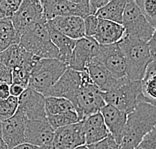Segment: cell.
<instances>
[{"label":"cell","instance_id":"obj_1","mask_svg":"<svg viewBox=\"0 0 156 149\" xmlns=\"http://www.w3.org/2000/svg\"><path fill=\"white\" fill-rule=\"evenodd\" d=\"M156 107L149 103L141 102L127 115L122 142L135 148L142 138L155 128Z\"/></svg>","mask_w":156,"mask_h":149},{"label":"cell","instance_id":"obj_2","mask_svg":"<svg viewBox=\"0 0 156 149\" xmlns=\"http://www.w3.org/2000/svg\"><path fill=\"white\" fill-rule=\"evenodd\" d=\"M103 97L105 104L112 105L127 115L141 102L155 106L142 95L141 81H131L127 77L120 78L113 89L103 92Z\"/></svg>","mask_w":156,"mask_h":149},{"label":"cell","instance_id":"obj_3","mask_svg":"<svg viewBox=\"0 0 156 149\" xmlns=\"http://www.w3.org/2000/svg\"><path fill=\"white\" fill-rule=\"evenodd\" d=\"M117 45L122 51L126 64V77L131 81H141L145 69L152 59L148 44L137 39L124 36Z\"/></svg>","mask_w":156,"mask_h":149},{"label":"cell","instance_id":"obj_4","mask_svg":"<svg viewBox=\"0 0 156 149\" xmlns=\"http://www.w3.org/2000/svg\"><path fill=\"white\" fill-rule=\"evenodd\" d=\"M67 68L68 66L58 59H38L31 70L28 88L45 97Z\"/></svg>","mask_w":156,"mask_h":149},{"label":"cell","instance_id":"obj_5","mask_svg":"<svg viewBox=\"0 0 156 149\" xmlns=\"http://www.w3.org/2000/svg\"><path fill=\"white\" fill-rule=\"evenodd\" d=\"M46 21L37 23L20 36L19 45L40 59H58V50L49 37Z\"/></svg>","mask_w":156,"mask_h":149},{"label":"cell","instance_id":"obj_6","mask_svg":"<svg viewBox=\"0 0 156 149\" xmlns=\"http://www.w3.org/2000/svg\"><path fill=\"white\" fill-rule=\"evenodd\" d=\"M80 73L82 83L73 106L80 121H82L85 117L100 111L105 105V101L103 92L92 82L87 70L84 69Z\"/></svg>","mask_w":156,"mask_h":149},{"label":"cell","instance_id":"obj_7","mask_svg":"<svg viewBox=\"0 0 156 149\" xmlns=\"http://www.w3.org/2000/svg\"><path fill=\"white\" fill-rule=\"evenodd\" d=\"M121 25L124 27L125 35L147 43L155 35V28L152 27L140 12L135 0L127 1L124 9Z\"/></svg>","mask_w":156,"mask_h":149},{"label":"cell","instance_id":"obj_8","mask_svg":"<svg viewBox=\"0 0 156 149\" xmlns=\"http://www.w3.org/2000/svg\"><path fill=\"white\" fill-rule=\"evenodd\" d=\"M41 3L46 22L59 16H76L82 19L89 16L88 0H45Z\"/></svg>","mask_w":156,"mask_h":149},{"label":"cell","instance_id":"obj_9","mask_svg":"<svg viewBox=\"0 0 156 149\" xmlns=\"http://www.w3.org/2000/svg\"><path fill=\"white\" fill-rule=\"evenodd\" d=\"M11 23L17 34L21 36L28 28L46 21L43 17L42 3L39 0H23L12 16Z\"/></svg>","mask_w":156,"mask_h":149},{"label":"cell","instance_id":"obj_10","mask_svg":"<svg viewBox=\"0 0 156 149\" xmlns=\"http://www.w3.org/2000/svg\"><path fill=\"white\" fill-rule=\"evenodd\" d=\"M45 97L31 88H26L18 97L16 113L22 115L25 120H46Z\"/></svg>","mask_w":156,"mask_h":149},{"label":"cell","instance_id":"obj_11","mask_svg":"<svg viewBox=\"0 0 156 149\" xmlns=\"http://www.w3.org/2000/svg\"><path fill=\"white\" fill-rule=\"evenodd\" d=\"M54 129L47 120H26L24 142L39 148H52Z\"/></svg>","mask_w":156,"mask_h":149},{"label":"cell","instance_id":"obj_12","mask_svg":"<svg viewBox=\"0 0 156 149\" xmlns=\"http://www.w3.org/2000/svg\"><path fill=\"white\" fill-rule=\"evenodd\" d=\"M81 83H82L81 73L70 68H67L57 82L53 85L51 89L48 91L45 97L53 96L65 98L73 104L75 102L78 92H79Z\"/></svg>","mask_w":156,"mask_h":149},{"label":"cell","instance_id":"obj_13","mask_svg":"<svg viewBox=\"0 0 156 149\" xmlns=\"http://www.w3.org/2000/svg\"><path fill=\"white\" fill-rule=\"evenodd\" d=\"M99 53V44L92 37H83L76 41L68 62V68L81 72Z\"/></svg>","mask_w":156,"mask_h":149},{"label":"cell","instance_id":"obj_14","mask_svg":"<svg viewBox=\"0 0 156 149\" xmlns=\"http://www.w3.org/2000/svg\"><path fill=\"white\" fill-rule=\"evenodd\" d=\"M96 57L115 79L126 77L125 59L117 43L99 45V53Z\"/></svg>","mask_w":156,"mask_h":149},{"label":"cell","instance_id":"obj_15","mask_svg":"<svg viewBox=\"0 0 156 149\" xmlns=\"http://www.w3.org/2000/svg\"><path fill=\"white\" fill-rule=\"evenodd\" d=\"M85 145L82 121L61 127L54 131L53 149H74Z\"/></svg>","mask_w":156,"mask_h":149},{"label":"cell","instance_id":"obj_16","mask_svg":"<svg viewBox=\"0 0 156 149\" xmlns=\"http://www.w3.org/2000/svg\"><path fill=\"white\" fill-rule=\"evenodd\" d=\"M38 59L40 58L30 54L19 44L9 46L0 53V63L5 65L10 71L18 67H26L32 70Z\"/></svg>","mask_w":156,"mask_h":149},{"label":"cell","instance_id":"obj_17","mask_svg":"<svg viewBox=\"0 0 156 149\" xmlns=\"http://www.w3.org/2000/svg\"><path fill=\"white\" fill-rule=\"evenodd\" d=\"M25 118L15 113L11 118L1 122L2 139L8 149L15 147L24 142V130H25Z\"/></svg>","mask_w":156,"mask_h":149},{"label":"cell","instance_id":"obj_18","mask_svg":"<svg viewBox=\"0 0 156 149\" xmlns=\"http://www.w3.org/2000/svg\"><path fill=\"white\" fill-rule=\"evenodd\" d=\"M99 112L103 117L105 125L110 135L116 141V143L120 145L123 139L127 114L109 104H105Z\"/></svg>","mask_w":156,"mask_h":149},{"label":"cell","instance_id":"obj_19","mask_svg":"<svg viewBox=\"0 0 156 149\" xmlns=\"http://www.w3.org/2000/svg\"><path fill=\"white\" fill-rule=\"evenodd\" d=\"M85 145L97 143L110 135L100 112L85 117L82 120Z\"/></svg>","mask_w":156,"mask_h":149},{"label":"cell","instance_id":"obj_20","mask_svg":"<svg viewBox=\"0 0 156 149\" xmlns=\"http://www.w3.org/2000/svg\"><path fill=\"white\" fill-rule=\"evenodd\" d=\"M50 25L61 34L73 40H79L85 37L84 21L76 16H59L48 21Z\"/></svg>","mask_w":156,"mask_h":149},{"label":"cell","instance_id":"obj_21","mask_svg":"<svg viewBox=\"0 0 156 149\" xmlns=\"http://www.w3.org/2000/svg\"><path fill=\"white\" fill-rule=\"evenodd\" d=\"M85 69L87 70L88 74H89L92 82L96 85L102 92L110 91L118 83L119 79H115L106 69V67L99 61L97 57L89 61Z\"/></svg>","mask_w":156,"mask_h":149},{"label":"cell","instance_id":"obj_22","mask_svg":"<svg viewBox=\"0 0 156 149\" xmlns=\"http://www.w3.org/2000/svg\"><path fill=\"white\" fill-rule=\"evenodd\" d=\"M124 35L125 31L121 24L99 19L97 30L92 38L99 45H111L118 43Z\"/></svg>","mask_w":156,"mask_h":149},{"label":"cell","instance_id":"obj_23","mask_svg":"<svg viewBox=\"0 0 156 149\" xmlns=\"http://www.w3.org/2000/svg\"><path fill=\"white\" fill-rule=\"evenodd\" d=\"M46 27H47V31L50 37V40L58 50V60L64 62L65 64L68 66V62L71 56L72 50L75 46L76 40L70 39L66 37L65 35L58 32L55 28H53L48 22L46 23Z\"/></svg>","mask_w":156,"mask_h":149},{"label":"cell","instance_id":"obj_24","mask_svg":"<svg viewBox=\"0 0 156 149\" xmlns=\"http://www.w3.org/2000/svg\"><path fill=\"white\" fill-rule=\"evenodd\" d=\"M127 0H111L95 14L98 19L108 20L111 22L121 24L124 9H125Z\"/></svg>","mask_w":156,"mask_h":149},{"label":"cell","instance_id":"obj_25","mask_svg":"<svg viewBox=\"0 0 156 149\" xmlns=\"http://www.w3.org/2000/svg\"><path fill=\"white\" fill-rule=\"evenodd\" d=\"M141 91L144 98L155 104L156 98V61H151L141 79Z\"/></svg>","mask_w":156,"mask_h":149},{"label":"cell","instance_id":"obj_26","mask_svg":"<svg viewBox=\"0 0 156 149\" xmlns=\"http://www.w3.org/2000/svg\"><path fill=\"white\" fill-rule=\"evenodd\" d=\"M20 36L14 29L10 19H0V53L9 46L19 44Z\"/></svg>","mask_w":156,"mask_h":149},{"label":"cell","instance_id":"obj_27","mask_svg":"<svg viewBox=\"0 0 156 149\" xmlns=\"http://www.w3.org/2000/svg\"><path fill=\"white\" fill-rule=\"evenodd\" d=\"M45 114L47 116L59 115L69 111H75L73 104L69 100L61 97H45Z\"/></svg>","mask_w":156,"mask_h":149},{"label":"cell","instance_id":"obj_28","mask_svg":"<svg viewBox=\"0 0 156 149\" xmlns=\"http://www.w3.org/2000/svg\"><path fill=\"white\" fill-rule=\"evenodd\" d=\"M46 120L49 123V125L54 129V131L58 128H61V127L80 122V119L78 117L76 111H69L59 115L47 116L46 117Z\"/></svg>","mask_w":156,"mask_h":149},{"label":"cell","instance_id":"obj_29","mask_svg":"<svg viewBox=\"0 0 156 149\" xmlns=\"http://www.w3.org/2000/svg\"><path fill=\"white\" fill-rule=\"evenodd\" d=\"M140 12L152 27L156 26V0H135Z\"/></svg>","mask_w":156,"mask_h":149},{"label":"cell","instance_id":"obj_30","mask_svg":"<svg viewBox=\"0 0 156 149\" xmlns=\"http://www.w3.org/2000/svg\"><path fill=\"white\" fill-rule=\"evenodd\" d=\"M18 107V98L9 96L7 99H0V122L11 118Z\"/></svg>","mask_w":156,"mask_h":149},{"label":"cell","instance_id":"obj_31","mask_svg":"<svg viewBox=\"0 0 156 149\" xmlns=\"http://www.w3.org/2000/svg\"><path fill=\"white\" fill-rule=\"evenodd\" d=\"M21 4V0H0V19H11Z\"/></svg>","mask_w":156,"mask_h":149},{"label":"cell","instance_id":"obj_32","mask_svg":"<svg viewBox=\"0 0 156 149\" xmlns=\"http://www.w3.org/2000/svg\"><path fill=\"white\" fill-rule=\"evenodd\" d=\"M83 21L85 37H93L97 30L99 19L95 15H89L86 18H84Z\"/></svg>","mask_w":156,"mask_h":149},{"label":"cell","instance_id":"obj_33","mask_svg":"<svg viewBox=\"0 0 156 149\" xmlns=\"http://www.w3.org/2000/svg\"><path fill=\"white\" fill-rule=\"evenodd\" d=\"M134 149H156V130L152 129L145 135Z\"/></svg>","mask_w":156,"mask_h":149},{"label":"cell","instance_id":"obj_34","mask_svg":"<svg viewBox=\"0 0 156 149\" xmlns=\"http://www.w3.org/2000/svg\"><path fill=\"white\" fill-rule=\"evenodd\" d=\"M87 147L88 149H118L119 144H117L116 141L113 139V137L109 135L97 143L87 145Z\"/></svg>","mask_w":156,"mask_h":149},{"label":"cell","instance_id":"obj_35","mask_svg":"<svg viewBox=\"0 0 156 149\" xmlns=\"http://www.w3.org/2000/svg\"><path fill=\"white\" fill-rule=\"evenodd\" d=\"M11 83H12L11 71L5 65L0 63V84L10 85Z\"/></svg>","mask_w":156,"mask_h":149},{"label":"cell","instance_id":"obj_36","mask_svg":"<svg viewBox=\"0 0 156 149\" xmlns=\"http://www.w3.org/2000/svg\"><path fill=\"white\" fill-rule=\"evenodd\" d=\"M108 3V0H88L89 15H95L99 9Z\"/></svg>","mask_w":156,"mask_h":149},{"label":"cell","instance_id":"obj_37","mask_svg":"<svg viewBox=\"0 0 156 149\" xmlns=\"http://www.w3.org/2000/svg\"><path fill=\"white\" fill-rule=\"evenodd\" d=\"M25 90V88L22 87L21 85L18 84H14L11 83L9 85V92H10V96L18 98L21 94L23 93V91Z\"/></svg>","mask_w":156,"mask_h":149},{"label":"cell","instance_id":"obj_38","mask_svg":"<svg viewBox=\"0 0 156 149\" xmlns=\"http://www.w3.org/2000/svg\"><path fill=\"white\" fill-rule=\"evenodd\" d=\"M9 96H10L9 85L0 84V99H7Z\"/></svg>","mask_w":156,"mask_h":149},{"label":"cell","instance_id":"obj_39","mask_svg":"<svg viewBox=\"0 0 156 149\" xmlns=\"http://www.w3.org/2000/svg\"><path fill=\"white\" fill-rule=\"evenodd\" d=\"M147 44H148V47H149V52H150V55H151L152 59H153L154 61H156V60H155V48H156L155 35L150 39L149 41L147 42Z\"/></svg>","mask_w":156,"mask_h":149},{"label":"cell","instance_id":"obj_40","mask_svg":"<svg viewBox=\"0 0 156 149\" xmlns=\"http://www.w3.org/2000/svg\"><path fill=\"white\" fill-rule=\"evenodd\" d=\"M10 149H41L37 146H34V145H31V144H28V143H22V144H19L17 145L15 147H12Z\"/></svg>","mask_w":156,"mask_h":149},{"label":"cell","instance_id":"obj_41","mask_svg":"<svg viewBox=\"0 0 156 149\" xmlns=\"http://www.w3.org/2000/svg\"><path fill=\"white\" fill-rule=\"evenodd\" d=\"M118 149H134L133 146H131L130 144H127V143H124L121 142V144L119 145V148Z\"/></svg>","mask_w":156,"mask_h":149},{"label":"cell","instance_id":"obj_42","mask_svg":"<svg viewBox=\"0 0 156 149\" xmlns=\"http://www.w3.org/2000/svg\"><path fill=\"white\" fill-rule=\"evenodd\" d=\"M0 149H8L6 146V144L4 143V141L2 139V135H0Z\"/></svg>","mask_w":156,"mask_h":149},{"label":"cell","instance_id":"obj_43","mask_svg":"<svg viewBox=\"0 0 156 149\" xmlns=\"http://www.w3.org/2000/svg\"><path fill=\"white\" fill-rule=\"evenodd\" d=\"M74 149H88V147L86 146V145H82V146H79V147H76Z\"/></svg>","mask_w":156,"mask_h":149},{"label":"cell","instance_id":"obj_44","mask_svg":"<svg viewBox=\"0 0 156 149\" xmlns=\"http://www.w3.org/2000/svg\"><path fill=\"white\" fill-rule=\"evenodd\" d=\"M0 135H1V122H0Z\"/></svg>","mask_w":156,"mask_h":149},{"label":"cell","instance_id":"obj_45","mask_svg":"<svg viewBox=\"0 0 156 149\" xmlns=\"http://www.w3.org/2000/svg\"><path fill=\"white\" fill-rule=\"evenodd\" d=\"M41 149H50V148H41Z\"/></svg>","mask_w":156,"mask_h":149},{"label":"cell","instance_id":"obj_46","mask_svg":"<svg viewBox=\"0 0 156 149\" xmlns=\"http://www.w3.org/2000/svg\"><path fill=\"white\" fill-rule=\"evenodd\" d=\"M50 149H53V148H50Z\"/></svg>","mask_w":156,"mask_h":149}]
</instances>
